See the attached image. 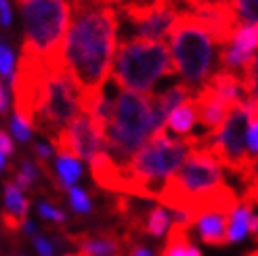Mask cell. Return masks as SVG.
Here are the masks:
<instances>
[{
  "label": "cell",
  "mask_w": 258,
  "mask_h": 256,
  "mask_svg": "<svg viewBox=\"0 0 258 256\" xmlns=\"http://www.w3.org/2000/svg\"><path fill=\"white\" fill-rule=\"evenodd\" d=\"M66 36V68L80 93L103 91L118 50V7L103 0H76Z\"/></svg>",
  "instance_id": "1"
},
{
  "label": "cell",
  "mask_w": 258,
  "mask_h": 256,
  "mask_svg": "<svg viewBox=\"0 0 258 256\" xmlns=\"http://www.w3.org/2000/svg\"><path fill=\"white\" fill-rule=\"evenodd\" d=\"M227 168L204 143L196 145L183 162V166L162 185L158 191V204L170 210H183L191 216L204 208L225 206L229 208L237 198L227 187Z\"/></svg>",
  "instance_id": "2"
},
{
  "label": "cell",
  "mask_w": 258,
  "mask_h": 256,
  "mask_svg": "<svg viewBox=\"0 0 258 256\" xmlns=\"http://www.w3.org/2000/svg\"><path fill=\"white\" fill-rule=\"evenodd\" d=\"M206 137L178 139L168 131L153 135L135 156L124 164L122 194L153 200L168 178L183 166L191 149L204 143Z\"/></svg>",
  "instance_id": "3"
},
{
  "label": "cell",
  "mask_w": 258,
  "mask_h": 256,
  "mask_svg": "<svg viewBox=\"0 0 258 256\" xmlns=\"http://www.w3.org/2000/svg\"><path fill=\"white\" fill-rule=\"evenodd\" d=\"M170 59L180 82L193 91L202 88L218 68V40L189 11H178L170 28Z\"/></svg>",
  "instance_id": "4"
},
{
  "label": "cell",
  "mask_w": 258,
  "mask_h": 256,
  "mask_svg": "<svg viewBox=\"0 0 258 256\" xmlns=\"http://www.w3.org/2000/svg\"><path fill=\"white\" fill-rule=\"evenodd\" d=\"M23 15L21 53L42 59L50 70L66 66V36L72 19L68 0H17Z\"/></svg>",
  "instance_id": "5"
},
{
  "label": "cell",
  "mask_w": 258,
  "mask_h": 256,
  "mask_svg": "<svg viewBox=\"0 0 258 256\" xmlns=\"http://www.w3.org/2000/svg\"><path fill=\"white\" fill-rule=\"evenodd\" d=\"M174 74L170 48L164 40L126 38L118 44L111 78L122 91L151 95L156 84Z\"/></svg>",
  "instance_id": "6"
},
{
  "label": "cell",
  "mask_w": 258,
  "mask_h": 256,
  "mask_svg": "<svg viewBox=\"0 0 258 256\" xmlns=\"http://www.w3.org/2000/svg\"><path fill=\"white\" fill-rule=\"evenodd\" d=\"M151 137V95L120 91L105 131V151L118 164H126Z\"/></svg>",
  "instance_id": "7"
},
{
  "label": "cell",
  "mask_w": 258,
  "mask_h": 256,
  "mask_svg": "<svg viewBox=\"0 0 258 256\" xmlns=\"http://www.w3.org/2000/svg\"><path fill=\"white\" fill-rule=\"evenodd\" d=\"M82 113V93L76 86L68 68L50 70L46 80V95L40 113L34 120V128H38L50 141L57 137L66 126H70Z\"/></svg>",
  "instance_id": "8"
},
{
  "label": "cell",
  "mask_w": 258,
  "mask_h": 256,
  "mask_svg": "<svg viewBox=\"0 0 258 256\" xmlns=\"http://www.w3.org/2000/svg\"><path fill=\"white\" fill-rule=\"evenodd\" d=\"M248 124H250V103L246 99L231 107L223 124L210 135H206L204 139V145L225 164L227 170L241 172V174L252 172L248 149H246Z\"/></svg>",
  "instance_id": "9"
},
{
  "label": "cell",
  "mask_w": 258,
  "mask_h": 256,
  "mask_svg": "<svg viewBox=\"0 0 258 256\" xmlns=\"http://www.w3.org/2000/svg\"><path fill=\"white\" fill-rule=\"evenodd\" d=\"M48 74H50V68L42 59L21 53L19 66L11 80L13 101H15V116L25 120L32 128H34L36 116L40 113V107L44 103Z\"/></svg>",
  "instance_id": "10"
},
{
  "label": "cell",
  "mask_w": 258,
  "mask_h": 256,
  "mask_svg": "<svg viewBox=\"0 0 258 256\" xmlns=\"http://www.w3.org/2000/svg\"><path fill=\"white\" fill-rule=\"evenodd\" d=\"M53 149L57 156H72L76 160L95 158L99 151H105V139L95 128L86 113H80L70 126H66L53 139Z\"/></svg>",
  "instance_id": "11"
},
{
  "label": "cell",
  "mask_w": 258,
  "mask_h": 256,
  "mask_svg": "<svg viewBox=\"0 0 258 256\" xmlns=\"http://www.w3.org/2000/svg\"><path fill=\"white\" fill-rule=\"evenodd\" d=\"M258 53V23H237L218 48V70L241 76Z\"/></svg>",
  "instance_id": "12"
},
{
  "label": "cell",
  "mask_w": 258,
  "mask_h": 256,
  "mask_svg": "<svg viewBox=\"0 0 258 256\" xmlns=\"http://www.w3.org/2000/svg\"><path fill=\"white\" fill-rule=\"evenodd\" d=\"M250 237L258 239V208L246 198L235 200L227 212V244L237 246Z\"/></svg>",
  "instance_id": "13"
},
{
  "label": "cell",
  "mask_w": 258,
  "mask_h": 256,
  "mask_svg": "<svg viewBox=\"0 0 258 256\" xmlns=\"http://www.w3.org/2000/svg\"><path fill=\"white\" fill-rule=\"evenodd\" d=\"M231 208V206H229ZM225 206L204 208L196 214L189 231L198 235V239L206 246H227V212Z\"/></svg>",
  "instance_id": "14"
},
{
  "label": "cell",
  "mask_w": 258,
  "mask_h": 256,
  "mask_svg": "<svg viewBox=\"0 0 258 256\" xmlns=\"http://www.w3.org/2000/svg\"><path fill=\"white\" fill-rule=\"evenodd\" d=\"M68 239L78 246V256H126L124 248L131 244V239L120 237L115 231L70 235Z\"/></svg>",
  "instance_id": "15"
},
{
  "label": "cell",
  "mask_w": 258,
  "mask_h": 256,
  "mask_svg": "<svg viewBox=\"0 0 258 256\" xmlns=\"http://www.w3.org/2000/svg\"><path fill=\"white\" fill-rule=\"evenodd\" d=\"M193 101H196L198 120H200V126L204 128V135H210L212 131H216V128L223 124V120L227 118L231 107H233V105H229L227 101H223L206 84L196 91Z\"/></svg>",
  "instance_id": "16"
},
{
  "label": "cell",
  "mask_w": 258,
  "mask_h": 256,
  "mask_svg": "<svg viewBox=\"0 0 258 256\" xmlns=\"http://www.w3.org/2000/svg\"><path fill=\"white\" fill-rule=\"evenodd\" d=\"M198 126H200V120H198V107H196L193 97L187 99L185 103H180L176 109H172L168 120H166V131H168L172 137H178V139L206 137V135H196Z\"/></svg>",
  "instance_id": "17"
},
{
  "label": "cell",
  "mask_w": 258,
  "mask_h": 256,
  "mask_svg": "<svg viewBox=\"0 0 258 256\" xmlns=\"http://www.w3.org/2000/svg\"><path fill=\"white\" fill-rule=\"evenodd\" d=\"M139 229L143 233H147L149 237L153 239H162L170 233V229H172V212L162 206V204H153L151 208L145 210L143 214V219H141L139 223Z\"/></svg>",
  "instance_id": "18"
},
{
  "label": "cell",
  "mask_w": 258,
  "mask_h": 256,
  "mask_svg": "<svg viewBox=\"0 0 258 256\" xmlns=\"http://www.w3.org/2000/svg\"><path fill=\"white\" fill-rule=\"evenodd\" d=\"M160 256H202V250L191 239L189 229L172 225L170 233L166 235V246Z\"/></svg>",
  "instance_id": "19"
},
{
  "label": "cell",
  "mask_w": 258,
  "mask_h": 256,
  "mask_svg": "<svg viewBox=\"0 0 258 256\" xmlns=\"http://www.w3.org/2000/svg\"><path fill=\"white\" fill-rule=\"evenodd\" d=\"M5 208L9 214L17 216L19 221H25L28 219V210H30V202L23 198V191L13 183V181H7L5 183Z\"/></svg>",
  "instance_id": "20"
},
{
  "label": "cell",
  "mask_w": 258,
  "mask_h": 256,
  "mask_svg": "<svg viewBox=\"0 0 258 256\" xmlns=\"http://www.w3.org/2000/svg\"><path fill=\"white\" fill-rule=\"evenodd\" d=\"M55 170H57V181L61 187H74L76 181L80 178L82 174V166L80 162L72 158V156H57V162H55Z\"/></svg>",
  "instance_id": "21"
},
{
  "label": "cell",
  "mask_w": 258,
  "mask_h": 256,
  "mask_svg": "<svg viewBox=\"0 0 258 256\" xmlns=\"http://www.w3.org/2000/svg\"><path fill=\"white\" fill-rule=\"evenodd\" d=\"M250 103V124L246 133V149H248V160L252 170L258 166V101L248 99Z\"/></svg>",
  "instance_id": "22"
},
{
  "label": "cell",
  "mask_w": 258,
  "mask_h": 256,
  "mask_svg": "<svg viewBox=\"0 0 258 256\" xmlns=\"http://www.w3.org/2000/svg\"><path fill=\"white\" fill-rule=\"evenodd\" d=\"M38 174H40V168L36 166V162H32L30 158H23L21 164H19V168L15 170L13 183H15L21 191H30L38 181Z\"/></svg>",
  "instance_id": "23"
},
{
  "label": "cell",
  "mask_w": 258,
  "mask_h": 256,
  "mask_svg": "<svg viewBox=\"0 0 258 256\" xmlns=\"http://www.w3.org/2000/svg\"><path fill=\"white\" fill-rule=\"evenodd\" d=\"M237 23H258V0H229Z\"/></svg>",
  "instance_id": "24"
},
{
  "label": "cell",
  "mask_w": 258,
  "mask_h": 256,
  "mask_svg": "<svg viewBox=\"0 0 258 256\" xmlns=\"http://www.w3.org/2000/svg\"><path fill=\"white\" fill-rule=\"evenodd\" d=\"M13 74H15V53H13V48L0 38V76H3V80L9 82V86L13 80Z\"/></svg>",
  "instance_id": "25"
},
{
  "label": "cell",
  "mask_w": 258,
  "mask_h": 256,
  "mask_svg": "<svg viewBox=\"0 0 258 256\" xmlns=\"http://www.w3.org/2000/svg\"><path fill=\"white\" fill-rule=\"evenodd\" d=\"M241 80H243V86H246V97L252 101H258V53L250 66L243 70Z\"/></svg>",
  "instance_id": "26"
},
{
  "label": "cell",
  "mask_w": 258,
  "mask_h": 256,
  "mask_svg": "<svg viewBox=\"0 0 258 256\" xmlns=\"http://www.w3.org/2000/svg\"><path fill=\"white\" fill-rule=\"evenodd\" d=\"M68 200H70V206L74 212H78V214H88L90 210H93V204H90V198L84 189L80 187H70L68 189Z\"/></svg>",
  "instance_id": "27"
},
{
  "label": "cell",
  "mask_w": 258,
  "mask_h": 256,
  "mask_svg": "<svg viewBox=\"0 0 258 256\" xmlns=\"http://www.w3.org/2000/svg\"><path fill=\"white\" fill-rule=\"evenodd\" d=\"M38 214L42 216L44 221H50V223H57V225H63L68 221V216L66 212H61L57 206H53V204H48V202H38Z\"/></svg>",
  "instance_id": "28"
},
{
  "label": "cell",
  "mask_w": 258,
  "mask_h": 256,
  "mask_svg": "<svg viewBox=\"0 0 258 256\" xmlns=\"http://www.w3.org/2000/svg\"><path fill=\"white\" fill-rule=\"evenodd\" d=\"M9 126H11V133H13V137H15L17 141H21V143H28V141L32 139V131L34 128L25 122V120H21L19 116H15L11 122H9Z\"/></svg>",
  "instance_id": "29"
},
{
  "label": "cell",
  "mask_w": 258,
  "mask_h": 256,
  "mask_svg": "<svg viewBox=\"0 0 258 256\" xmlns=\"http://www.w3.org/2000/svg\"><path fill=\"white\" fill-rule=\"evenodd\" d=\"M34 248L38 252V256H55V246H53V241H48V237L44 235H34Z\"/></svg>",
  "instance_id": "30"
},
{
  "label": "cell",
  "mask_w": 258,
  "mask_h": 256,
  "mask_svg": "<svg viewBox=\"0 0 258 256\" xmlns=\"http://www.w3.org/2000/svg\"><path fill=\"white\" fill-rule=\"evenodd\" d=\"M248 178L250 181H248V187H246V200L258 208V172H250Z\"/></svg>",
  "instance_id": "31"
},
{
  "label": "cell",
  "mask_w": 258,
  "mask_h": 256,
  "mask_svg": "<svg viewBox=\"0 0 258 256\" xmlns=\"http://www.w3.org/2000/svg\"><path fill=\"white\" fill-rule=\"evenodd\" d=\"M53 153H55L53 145H44V143H36L34 145V156H36L38 162H48L50 158H53Z\"/></svg>",
  "instance_id": "32"
},
{
  "label": "cell",
  "mask_w": 258,
  "mask_h": 256,
  "mask_svg": "<svg viewBox=\"0 0 258 256\" xmlns=\"http://www.w3.org/2000/svg\"><path fill=\"white\" fill-rule=\"evenodd\" d=\"M9 82L0 78V116H7L9 113Z\"/></svg>",
  "instance_id": "33"
},
{
  "label": "cell",
  "mask_w": 258,
  "mask_h": 256,
  "mask_svg": "<svg viewBox=\"0 0 258 256\" xmlns=\"http://www.w3.org/2000/svg\"><path fill=\"white\" fill-rule=\"evenodd\" d=\"M11 23H13L11 5L7 0H0V25H3V28H11Z\"/></svg>",
  "instance_id": "34"
},
{
  "label": "cell",
  "mask_w": 258,
  "mask_h": 256,
  "mask_svg": "<svg viewBox=\"0 0 258 256\" xmlns=\"http://www.w3.org/2000/svg\"><path fill=\"white\" fill-rule=\"evenodd\" d=\"M0 151H3L5 156H13V153H15V143H13L11 135L5 131H0Z\"/></svg>",
  "instance_id": "35"
},
{
  "label": "cell",
  "mask_w": 258,
  "mask_h": 256,
  "mask_svg": "<svg viewBox=\"0 0 258 256\" xmlns=\"http://www.w3.org/2000/svg\"><path fill=\"white\" fill-rule=\"evenodd\" d=\"M21 229H23V233H28V235H36V225L32 223V221H28V219H25L23 223H21Z\"/></svg>",
  "instance_id": "36"
},
{
  "label": "cell",
  "mask_w": 258,
  "mask_h": 256,
  "mask_svg": "<svg viewBox=\"0 0 258 256\" xmlns=\"http://www.w3.org/2000/svg\"><path fill=\"white\" fill-rule=\"evenodd\" d=\"M5 168H7V156H5L3 151H0V172H3Z\"/></svg>",
  "instance_id": "37"
},
{
  "label": "cell",
  "mask_w": 258,
  "mask_h": 256,
  "mask_svg": "<svg viewBox=\"0 0 258 256\" xmlns=\"http://www.w3.org/2000/svg\"><path fill=\"white\" fill-rule=\"evenodd\" d=\"M246 256H258V248H254V250H250Z\"/></svg>",
  "instance_id": "38"
},
{
  "label": "cell",
  "mask_w": 258,
  "mask_h": 256,
  "mask_svg": "<svg viewBox=\"0 0 258 256\" xmlns=\"http://www.w3.org/2000/svg\"><path fill=\"white\" fill-rule=\"evenodd\" d=\"M66 256H78V254H66Z\"/></svg>",
  "instance_id": "39"
},
{
  "label": "cell",
  "mask_w": 258,
  "mask_h": 256,
  "mask_svg": "<svg viewBox=\"0 0 258 256\" xmlns=\"http://www.w3.org/2000/svg\"><path fill=\"white\" fill-rule=\"evenodd\" d=\"M252 172H258V166H256V168H254V170H252Z\"/></svg>",
  "instance_id": "40"
},
{
  "label": "cell",
  "mask_w": 258,
  "mask_h": 256,
  "mask_svg": "<svg viewBox=\"0 0 258 256\" xmlns=\"http://www.w3.org/2000/svg\"><path fill=\"white\" fill-rule=\"evenodd\" d=\"M11 256H19V254H11Z\"/></svg>",
  "instance_id": "41"
},
{
  "label": "cell",
  "mask_w": 258,
  "mask_h": 256,
  "mask_svg": "<svg viewBox=\"0 0 258 256\" xmlns=\"http://www.w3.org/2000/svg\"><path fill=\"white\" fill-rule=\"evenodd\" d=\"M72 3H76V0H72Z\"/></svg>",
  "instance_id": "42"
}]
</instances>
